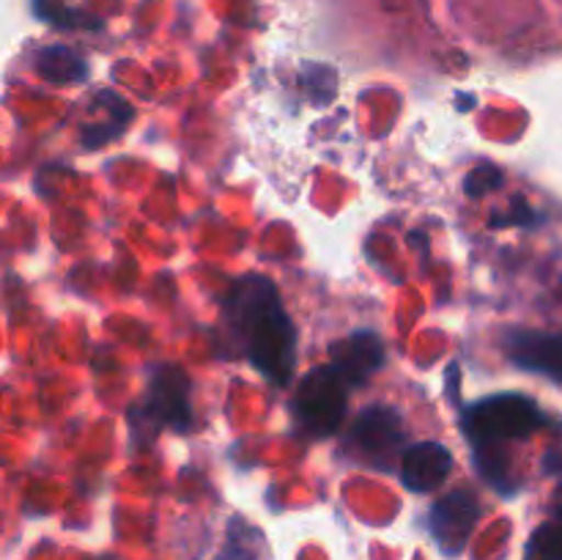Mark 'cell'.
<instances>
[{
	"label": "cell",
	"instance_id": "obj_4",
	"mask_svg": "<svg viewBox=\"0 0 562 560\" xmlns=\"http://www.w3.org/2000/svg\"><path fill=\"white\" fill-rule=\"evenodd\" d=\"M404 437V421H401V415L393 406L384 404L366 406L355 417V426H351V439H355L357 450L362 456H368L376 467H382V470H393V461L390 459H395V453H401Z\"/></svg>",
	"mask_w": 562,
	"mask_h": 560
},
{
	"label": "cell",
	"instance_id": "obj_1",
	"mask_svg": "<svg viewBox=\"0 0 562 560\" xmlns=\"http://www.w3.org/2000/svg\"><path fill=\"white\" fill-rule=\"evenodd\" d=\"M225 316L239 333L252 366L269 382L285 388L296 366V329L272 280L261 275L236 280L225 300Z\"/></svg>",
	"mask_w": 562,
	"mask_h": 560
},
{
	"label": "cell",
	"instance_id": "obj_3",
	"mask_svg": "<svg viewBox=\"0 0 562 560\" xmlns=\"http://www.w3.org/2000/svg\"><path fill=\"white\" fill-rule=\"evenodd\" d=\"M349 384L344 382L333 366H318L307 373L296 388L291 410H294L296 426L307 434V437H329L340 428L346 417V393Z\"/></svg>",
	"mask_w": 562,
	"mask_h": 560
},
{
	"label": "cell",
	"instance_id": "obj_11",
	"mask_svg": "<svg viewBox=\"0 0 562 560\" xmlns=\"http://www.w3.org/2000/svg\"><path fill=\"white\" fill-rule=\"evenodd\" d=\"M503 181L505 176L497 165H477V168L464 179V190L470 198H477V195H486V192L492 190H499Z\"/></svg>",
	"mask_w": 562,
	"mask_h": 560
},
{
	"label": "cell",
	"instance_id": "obj_5",
	"mask_svg": "<svg viewBox=\"0 0 562 560\" xmlns=\"http://www.w3.org/2000/svg\"><path fill=\"white\" fill-rule=\"evenodd\" d=\"M146 412L162 426L187 432L192 426L190 406V379L179 366L154 368L151 384H148Z\"/></svg>",
	"mask_w": 562,
	"mask_h": 560
},
{
	"label": "cell",
	"instance_id": "obj_7",
	"mask_svg": "<svg viewBox=\"0 0 562 560\" xmlns=\"http://www.w3.org/2000/svg\"><path fill=\"white\" fill-rule=\"evenodd\" d=\"M477 516H481V505H477L472 492H450L434 505L431 511V530L439 547L448 555H456L464 549L467 536L475 527Z\"/></svg>",
	"mask_w": 562,
	"mask_h": 560
},
{
	"label": "cell",
	"instance_id": "obj_9",
	"mask_svg": "<svg viewBox=\"0 0 562 560\" xmlns=\"http://www.w3.org/2000/svg\"><path fill=\"white\" fill-rule=\"evenodd\" d=\"M453 470V456L439 443L409 445L401 456V481L412 492H434Z\"/></svg>",
	"mask_w": 562,
	"mask_h": 560
},
{
	"label": "cell",
	"instance_id": "obj_10",
	"mask_svg": "<svg viewBox=\"0 0 562 560\" xmlns=\"http://www.w3.org/2000/svg\"><path fill=\"white\" fill-rule=\"evenodd\" d=\"M36 71L55 86H71L88 75V66L69 47H44L36 55Z\"/></svg>",
	"mask_w": 562,
	"mask_h": 560
},
{
	"label": "cell",
	"instance_id": "obj_2",
	"mask_svg": "<svg viewBox=\"0 0 562 560\" xmlns=\"http://www.w3.org/2000/svg\"><path fill=\"white\" fill-rule=\"evenodd\" d=\"M547 423L541 406L521 393H499L475 401L461 415V428L475 450H499L510 439H527Z\"/></svg>",
	"mask_w": 562,
	"mask_h": 560
},
{
	"label": "cell",
	"instance_id": "obj_6",
	"mask_svg": "<svg viewBox=\"0 0 562 560\" xmlns=\"http://www.w3.org/2000/svg\"><path fill=\"white\" fill-rule=\"evenodd\" d=\"M505 351L519 368L562 382V335L510 329L505 335Z\"/></svg>",
	"mask_w": 562,
	"mask_h": 560
},
{
	"label": "cell",
	"instance_id": "obj_8",
	"mask_svg": "<svg viewBox=\"0 0 562 560\" xmlns=\"http://www.w3.org/2000/svg\"><path fill=\"white\" fill-rule=\"evenodd\" d=\"M382 338L376 333H371V329H360V333H351L349 338L338 340L333 346V362L329 366L344 377V382L349 388H360V384H366L382 368Z\"/></svg>",
	"mask_w": 562,
	"mask_h": 560
}]
</instances>
